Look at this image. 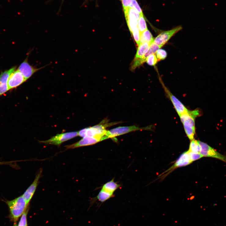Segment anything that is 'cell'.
<instances>
[{
    "label": "cell",
    "instance_id": "cell-18",
    "mask_svg": "<svg viewBox=\"0 0 226 226\" xmlns=\"http://www.w3.org/2000/svg\"><path fill=\"white\" fill-rule=\"evenodd\" d=\"M120 186L119 185L113 180L105 184L103 186L102 189L107 192L113 194Z\"/></svg>",
    "mask_w": 226,
    "mask_h": 226
},
{
    "label": "cell",
    "instance_id": "cell-11",
    "mask_svg": "<svg viewBox=\"0 0 226 226\" xmlns=\"http://www.w3.org/2000/svg\"><path fill=\"white\" fill-rule=\"evenodd\" d=\"M26 81L24 77L18 70L10 75L8 82L9 90L16 88Z\"/></svg>",
    "mask_w": 226,
    "mask_h": 226
},
{
    "label": "cell",
    "instance_id": "cell-10",
    "mask_svg": "<svg viewBox=\"0 0 226 226\" xmlns=\"http://www.w3.org/2000/svg\"><path fill=\"white\" fill-rule=\"evenodd\" d=\"M28 54L25 59L19 67L17 69L24 77L26 81L35 73L43 67L35 68L31 65L28 62Z\"/></svg>",
    "mask_w": 226,
    "mask_h": 226
},
{
    "label": "cell",
    "instance_id": "cell-22",
    "mask_svg": "<svg viewBox=\"0 0 226 226\" xmlns=\"http://www.w3.org/2000/svg\"><path fill=\"white\" fill-rule=\"evenodd\" d=\"M190 142L189 151H190L200 153L201 148L198 141L193 139Z\"/></svg>",
    "mask_w": 226,
    "mask_h": 226
},
{
    "label": "cell",
    "instance_id": "cell-13",
    "mask_svg": "<svg viewBox=\"0 0 226 226\" xmlns=\"http://www.w3.org/2000/svg\"><path fill=\"white\" fill-rule=\"evenodd\" d=\"M163 86L166 95L171 101L178 115L180 116L182 114L187 113L189 110L186 108L182 102L175 97L164 85H163Z\"/></svg>",
    "mask_w": 226,
    "mask_h": 226
},
{
    "label": "cell",
    "instance_id": "cell-28",
    "mask_svg": "<svg viewBox=\"0 0 226 226\" xmlns=\"http://www.w3.org/2000/svg\"><path fill=\"white\" fill-rule=\"evenodd\" d=\"M129 7L135 9L140 15L143 14L142 9L136 0H132V4Z\"/></svg>",
    "mask_w": 226,
    "mask_h": 226
},
{
    "label": "cell",
    "instance_id": "cell-20",
    "mask_svg": "<svg viewBox=\"0 0 226 226\" xmlns=\"http://www.w3.org/2000/svg\"><path fill=\"white\" fill-rule=\"evenodd\" d=\"M113 196V194L107 192L102 189L97 197V199L101 203H103Z\"/></svg>",
    "mask_w": 226,
    "mask_h": 226
},
{
    "label": "cell",
    "instance_id": "cell-12",
    "mask_svg": "<svg viewBox=\"0 0 226 226\" xmlns=\"http://www.w3.org/2000/svg\"><path fill=\"white\" fill-rule=\"evenodd\" d=\"M106 139L105 138L85 137L83 138L74 144L67 145L65 147L67 149H73L80 147L92 145L101 141Z\"/></svg>",
    "mask_w": 226,
    "mask_h": 226
},
{
    "label": "cell",
    "instance_id": "cell-7",
    "mask_svg": "<svg viewBox=\"0 0 226 226\" xmlns=\"http://www.w3.org/2000/svg\"><path fill=\"white\" fill-rule=\"evenodd\" d=\"M201 150L200 153L203 157L216 158L226 163V156L219 153L205 143L198 141Z\"/></svg>",
    "mask_w": 226,
    "mask_h": 226
},
{
    "label": "cell",
    "instance_id": "cell-27",
    "mask_svg": "<svg viewBox=\"0 0 226 226\" xmlns=\"http://www.w3.org/2000/svg\"><path fill=\"white\" fill-rule=\"evenodd\" d=\"M134 38L137 44L139 45L140 43V33L138 28L135 29L132 32Z\"/></svg>",
    "mask_w": 226,
    "mask_h": 226
},
{
    "label": "cell",
    "instance_id": "cell-5",
    "mask_svg": "<svg viewBox=\"0 0 226 226\" xmlns=\"http://www.w3.org/2000/svg\"><path fill=\"white\" fill-rule=\"evenodd\" d=\"M150 128L149 127L144 128H139L136 126L120 127L107 131L106 136L108 138L115 139V137L124 135L135 131L148 130Z\"/></svg>",
    "mask_w": 226,
    "mask_h": 226
},
{
    "label": "cell",
    "instance_id": "cell-14",
    "mask_svg": "<svg viewBox=\"0 0 226 226\" xmlns=\"http://www.w3.org/2000/svg\"><path fill=\"white\" fill-rule=\"evenodd\" d=\"M14 66L2 72L0 74V96L9 91L8 82L11 74L16 70Z\"/></svg>",
    "mask_w": 226,
    "mask_h": 226
},
{
    "label": "cell",
    "instance_id": "cell-31",
    "mask_svg": "<svg viewBox=\"0 0 226 226\" xmlns=\"http://www.w3.org/2000/svg\"><path fill=\"white\" fill-rule=\"evenodd\" d=\"M2 162H0V164H2Z\"/></svg>",
    "mask_w": 226,
    "mask_h": 226
},
{
    "label": "cell",
    "instance_id": "cell-25",
    "mask_svg": "<svg viewBox=\"0 0 226 226\" xmlns=\"http://www.w3.org/2000/svg\"><path fill=\"white\" fill-rule=\"evenodd\" d=\"M156 54L158 61L164 60L167 56V53L165 50L160 49L157 51Z\"/></svg>",
    "mask_w": 226,
    "mask_h": 226
},
{
    "label": "cell",
    "instance_id": "cell-32",
    "mask_svg": "<svg viewBox=\"0 0 226 226\" xmlns=\"http://www.w3.org/2000/svg\"><path fill=\"white\" fill-rule=\"evenodd\" d=\"M121 1H122V0H121Z\"/></svg>",
    "mask_w": 226,
    "mask_h": 226
},
{
    "label": "cell",
    "instance_id": "cell-3",
    "mask_svg": "<svg viewBox=\"0 0 226 226\" xmlns=\"http://www.w3.org/2000/svg\"><path fill=\"white\" fill-rule=\"evenodd\" d=\"M6 203L9 209L11 218L15 222L27 210L28 205L22 196L7 201Z\"/></svg>",
    "mask_w": 226,
    "mask_h": 226
},
{
    "label": "cell",
    "instance_id": "cell-17",
    "mask_svg": "<svg viewBox=\"0 0 226 226\" xmlns=\"http://www.w3.org/2000/svg\"><path fill=\"white\" fill-rule=\"evenodd\" d=\"M154 40L152 35L148 29L140 34V43H146L150 45Z\"/></svg>",
    "mask_w": 226,
    "mask_h": 226
},
{
    "label": "cell",
    "instance_id": "cell-21",
    "mask_svg": "<svg viewBox=\"0 0 226 226\" xmlns=\"http://www.w3.org/2000/svg\"><path fill=\"white\" fill-rule=\"evenodd\" d=\"M138 27L140 34L148 29L143 14L140 15Z\"/></svg>",
    "mask_w": 226,
    "mask_h": 226
},
{
    "label": "cell",
    "instance_id": "cell-6",
    "mask_svg": "<svg viewBox=\"0 0 226 226\" xmlns=\"http://www.w3.org/2000/svg\"><path fill=\"white\" fill-rule=\"evenodd\" d=\"M78 136V132L58 134L48 140L40 141V142L46 144L59 146L63 142L73 139Z\"/></svg>",
    "mask_w": 226,
    "mask_h": 226
},
{
    "label": "cell",
    "instance_id": "cell-2",
    "mask_svg": "<svg viewBox=\"0 0 226 226\" xmlns=\"http://www.w3.org/2000/svg\"><path fill=\"white\" fill-rule=\"evenodd\" d=\"M199 114L198 110L189 111L181 114L180 117L186 134L189 139H194L195 134V119Z\"/></svg>",
    "mask_w": 226,
    "mask_h": 226
},
{
    "label": "cell",
    "instance_id": "cell-30",
    "mask_svg": "<svg viewBox=\"0 0 226 226\" xmlns=\"http://www.w3.org/2000/svg\"><path fill=\"white\" fill-rule=\"evenodd\" d=\"M13 226H17V224L15 223V224H14Z\"/></svg>",
    "mask_w": 226,
    "mask_h": 226
},
{
    "label": "cell",
    "instance_id": "cell-26",
    "mask_svg": "<svg viewBox=\"0 0 226 226\" xmlns=\"http://www.w3.org/2000/svg\"><path fill=\"white\" fill-rule=\"evenodd\" d=\"M28 211V209H27L25 212L23 214L17 226H28L27 216Z\"/></svg>",
    "mask_w": 226,
    "mask_h": 226
},
{
    "label": "cell",
    "instance_id": "cell-24",
    "mask_svg": "<svg viewBox=\"0 0 226 226\" xmlns=\"http://www.w3.org/2000/svg\"><path fill=\"white\" fill-rule=\"evenodd\" d=\"M188 152L190 159L192 162L203 157L200 153H195L189 150Z\"/></svg>",
    "mask_w": 226,
    "mask_h": 226
},
{
    "label": "cell",
    "instance_id": "cell-1",
    "mask_svg": "<svg viewBox=\"0 0 226 226\" xmlns=\"http://www.w3.org/2000/svg\"><path fill=\"white\" fill-rule=\"evenodd\" d=\"M112 125V123H109V121L105 119L97 125L80 130L78 132V135L83 138L97 137L108 139L106 136L107 131L106 129Z\"/></svg>",
    "mask_w": 226,
    "mask_h": 226
},
{
    "label": "cell",
    "instance_id": "cell-8",
    "mask_svg": "<svg viewBox=\"0 0 226 226\" xmlns=\"http://www.w3.org/2000/svg\"><path fill=\"white\" fill-rule=\"evenodd\" d=\"M192 163L190 159L188 151H186L181 154L170 168L164 172L160 176L162 178L165 177L176 169L187 165Z\"/></svg>",
    "mask_w": 226,
    "mask_h": 226
},
{
    "label": "cell",
    "instance_id": "cell-4",
    "mask_svg": "<svg viewBox=\"0 0 226 226\" xmlns=\"http://www.w3.org/2000/svg\"><path fill=\"white\" fill-rule=\"evenodd\" d=\"M127 24L131 32L138 28L140 14L134 8L128 7L124 9Z\"/></svg>",
    "mask_w": 226,
    "mask_h": 226
},
{
    "label": "cell",
    "instance_id": "cell-15",
    "mask_svg": "<svg viewBox=\"0 0 226 226\" xmlns=\"http://www.w3.org/2000/svg\"><path fill=\"white\" fill-rule=\"evenodd\" d=\"M42 172V170L40 169L35 176V179L32 184L22 195L28 205L36 190Z\"/></svg>",
    "mask_w": 226,
    "mask_h": 226
},
{
    "label": "cell",
    "instance_id": "cell-19",
    "mask_svg": "<svg viewBox=\"0 0 226 226\" xmlns=\"http://www.w3.org/2000/svg\"><path fill=\"white\" fill-rule=\"evenodd\" d=\"M161 46L154 43L153 42L151 44L150 46L149 50L146 54L144 57L142 58V61L144 63L146 61L147 57L150 55L156 54L157 51L161 48Z\"/></svg>",
    "mask_w": 226,
    "mask_h": 226
},
{
    "label": "cell",
    "instance_id": "cell-29",
    "mask_svg": "<svg viewBox=\"0 0 226 226\" xmlns=\"http://www.w3.org/2000/svg\"><path fill=\"white\" fill-rule=\"evenodd\" d=\"M132 1V0H122L124 9L129 7Z\"/></svg>",
    "mask_w": 226,
    "mask_h": 226
},
{
    "label": "cell",
    "instance_id": "cell-9",
    "mask_svg": "<svg viewBox=\"0 0 226 226\" xmlns=\"http://www.w3.org/2000/svg\"><path fill=\"white\" fill-rule=\"evenodd\" d=\"M182 28L181 26L178 27L171 30L163 32L154 39L153 43L162 47L170 39L173 35Z\"/></svg>",
    "mask_w": 226,
    "mask_h": 226
},
{
    "label": "cell",
    "instance_id": "cell-16",
    "mask_svg": "<svg viewBox=\"0 0 226 226\" xmlns=\"http://www.w3.org/2000/svg\"><path fill=\"white\" fill-rule=\"evenodd\" d=\"M150 45L146 43H140L139 45L135 57L133 61L134 65L138 67L143 63L142 59L148 51Z\"/></svg>",
    "mask_w": 226,
    "mask_h": 226
},
{
    "label": "cell",
    "instance_id": "cell-23",
    "mask_svg": "<svg viewBox=\"0 0 226 226\" xmlns=\"http://www.w3.org/2000/svg\"><path fill=\"white\" fill-rule=\"evenodd\" d=\"M146 62L149 65H156L158 62L156 54H152L149 56L146 59Z\"/></svg>",
    "mask_w": 226,
    "mask_h": 226
}]
</instances>
